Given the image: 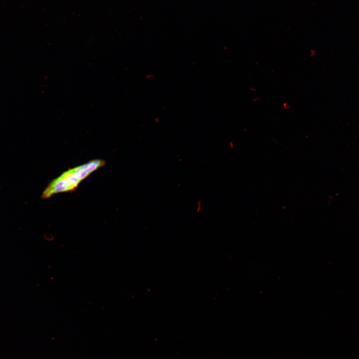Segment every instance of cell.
I'll use <instances>...</instances> for the list:
<instances>
[{
	"mask_svg": "<svg viewBox=\"0 0 359 359\" xmlns=\"http://www.w3.org/2000/svg\"><path fill=\"white\" fill-rule=\"evenodd\" d=\"M105 164L104 160H93L65 171L51 180L44 189L41 197L47 198L54 194L74 190L82 180Z\"/></svg>",
	"mask_w": 359,
	"mask_h": 359,
	"instance_id": "obj_1",
	"label": "cell"
}]
</instances>
